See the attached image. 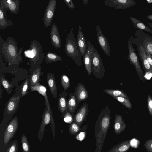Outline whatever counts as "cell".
<instances>
[{"label": "cell", "instance_id": "obj_32", "mask_svg": "<svg viewBox=\"0 0 152 152\" xmlns=\"http://www.w3.org/2000/svg\"><path fill=\"white\" fill-rule=\"evenodd\" d=\"M112 97L120 102L128 109H131L132 104L129 99L121 97L115 96H112Z\"/></svg>", "mask_w": 152, "mask_h": 152}, {"label": "cell", "instance_id": "obj_22", "mask_svg": "<svg viewBox=\"0 0 152 152\" xmlns=\"http://www.w3.org/2000/svg\"><path fill=\"white\" fill-rule=\"evenodd\" d=\"M67 95V93L63 91L60 95L58 100V109L62 114V117L64 116L67 109L66 100Z\"/></svg>", "mask_w": 152, "mask_h": 152}, {"label": "cell", "instance_id": "obj_41", "mask_svg": "<svg viewBox=\"0 0 152 152\" xmlns=\"http://www.w3.org/2000/svg\"><path fill=\"white\" fill-rule=\"evenodd\" d=\"M147 102L148 110L150 115L152 116V96L148 95Z\"/></svg>", "mask_w": 152, "mask_h": 152}, {"label": "cell", "instance_id": "obj_34", "mask_svg": "<svg viewBox=\"0 0 152 152\" xmlns=\"http://www.w3.org/2000/svg\"><path fill=\"white\" fill-rule=\"evenodd\" d=\"M61 82L64 91L65 92L70 85V80L68 77L65 74H63L61 76Z\"/></svg>", "mask_w": 152, "mask_h": 152}, {"label": "cell", "instance_id": "obj_11", "mask_svg": "<svg viewBox=\"0 0 152 152\" xmlns=\"http://www.w3.org/2000/svg\"><path fill=\"white\" fill-rule=\"evenodd\" d=\"M18 119L15 116L11 120L5 130L4 135V144L6 145L14 136L18 128Z\"/></svg>", "mask_w": 152, "mask_h": 152}, {"label": "cell", "instance_id": "obj_15", "mask_svg": "<svg viewBox=\"0 0 152 152\" xmlns=\"http://www.w3.org/2000/svg\"><path fill=\"white\" fill-rule=\"evenodd\" d=\"M88 112V105L84 103L77 110L74 115V122L76 123L80 128L81 125L87 116Z\"/></svg>", "mask_w": 152, "mask_h": 152}, {"label": "cell", "instance_id": "obj_30", "mask_svg": "<svg viewBox=\"0 0 152 152\" xmlns=\"http://www.w3.org/2000/svg\"><path fill=\"white\" fill-rule=\"evenodd\" d=\"M103 91L112 96L121 97L129 99L128 96L122 90L105 89Z\"/></svg>", "mask_w": 152, "mask_h": 152}, {"label": "cell", "instance_id": "obj_19", "mask_svg": "<svg viewBox=\"0 0 152 152\" xmlns=\"http://www.w3.org/2000/svg\"><path fill=\"white\" fill-rule=\"evenodd\" d=\"M126 126L121 115L116 114L115 117L114 130L117 135L125 130Z\"/></svg>", "mask_w": 152, "mask_h": 152}, {"label": "cell", "instance_id": "obj_7", "mask_svg": "<svg viewBox=\"0 0 152 152\" xmlns=\"http://www.w3.org/2000/svg\"><path fill=\"white\" fill-rule=\"evenodd\" d=\"M130 38L132 43L137 45L138 54L145 73L152 74V67L147 61L145 49L139 43L136 38L133 37L131 36Z\"/></svg>", "mask_w": 152, "mask_h": 152}, {"label": "cell", "instance_id": "obj_44", "mask_svg": "<svg viewBox=\"0 0 152 152\" xmlns=\"http://www.w3.org/2000/svg\"><path fill=\"white\" fill-rule=\"evenodd\" d=\"M146 18L149 20H152V14H150L147 16Z\"/></svg>", "mask_w": 152, "mask_h": 152}, {"label": "cell", "instance_id": "obj_9", "mask_svg": "<svg viewBox=\"0 0 152 152\" xmlns=\"http://www.w3.org/2000/svg\"><path fill=\"white\" fill-rule=\"evenodd\" d=\"M104 2L106 6L116 10L129 8L137 4L135 0H106Z\"/></svg>", "mask_w": 152, "mask_h": 152}, {"label": "cell", "instance_id": "obj_26", "mask_svg": "<svg viewBox=\"0 0 152 152\" xmlns=\"http://www.w3.org/2000/svg\"><path fill=\"white\" fill-rule=\"evenodd\" d=\"M41 72V67L38 65L37 68L35 69L31 76L30 83L31 87L35 86L38 83L40 77Z\"/></svg>", "mask_w": 152, "mask_h": 152}, {"label": "cell", "instance_id": "obj_35", "mask_svg": "<svg viewBox=\"0 0 152 152\" xmlns=\"http://www.w3.org/2000/svg\"><path fill=\"white\" fill-rule=\"evenodd\" d=\"M81 129L76 123L73 122L69 125V132L71 135H74L76 134Z\"/></svg>", "mask_w": 152, "mask_h": 152}, {"label": "cell", "instance_id": "obj_38", "mask_svg": "<svg viewBox=\"0 0 152 152\" xmlns=\"http://www.w3.org/2000/svg\"><path fill=\"white\" fill-rule=\"evenodd\" d=\"M64 121L66 123H72L74 121V118L72 115L69 112L66 110L63 118Z\"/></svg>", "mask_w": 152, "mask_h": 152}, {"label": "cell", "instance_id": "obj_2", "mask_svg": "<svg viewBox=\"0 0 152 152\" xmlns=\"http://www.w3.org/2000/svg\"><path fill=\"white\" fill-rule=\"evenodd\" d=\"M0 54L9 65L17 66L23 62L21 53L24 48L21 47L18 50V44L14 38L9 36L4 41L0 35Z\"/></svg>", "mask_w": 152, "mask_h": 152}, {"label": "cell", "instance_id": "obj_29", "mask_svg": "<svg viewBox=\"0 0 152 152\" xmlns=\"http://www.w3.org/2000/svg\"><path fill=\"white\" fill-rule=\"evenodd\" d=\"M84 66L88 75H90L91 73V62L90 51L88 49L83 57Z\"/></svg>", "mask_w": 152, "mask_h": 152}, {"label": "cell", "instance_id": "obj_21", "mask_svg": "<svg viewBox=\"0 0 152 152\" xmlns=\"http://www.w3.org/2000/svg\"><path fill=\"white\" fill-rule=\"evenodd\" d=\"M130 140H127L121 142L113 146L108 152H126L130 147Z\"/></svg>", "mask_w": 152, "mask_h": 152}, {"label": "cell", "instance_id": "obj_27", "mask_svg": "<svg viewBox=\"0 0 152 152\" xmlns=\"http://www.w3.org/2000/svg\"><path fill=\"white\" fill-rule=\"evenodd\" d=\"M4 11L0 6V29H4L13 25L12 21L6 19L4 15Z\"/></svg>", "mask_w": 152, "mask_h": 152}, {"label": "cell", "instance_id": "obj_37", "mask_svg": "<svg viewBox=\"0 0 152 152\" xmlns=\"http://www.w3.org/2000/svg\"><path fill=\"white\" fill-rule=\"evenodd\" d=\"M18 149V142L16 140H15L13 141L6 152H17Z\"/></svg>", "mask_w": 152, "mask_h": 152}, {"label": "cell", "instance_id": "obj_31", "mask_svg": "<svg viewBox=\"0 0 152 152\" xmlns=\"http://www.w3.org/2000/svg\"><path fill=\"white\" fill-rule=\"evenodd\" d=\"M37 91L39 94L43 96L45 99H48L46 94L47 89L45 87L38 83L34 86L31 87V91Z\"/></svg>", "mask_w": 152, "mask_h": 152}, {"label": "cell", "instance_id": "obj_17", "mask_svg": "<svg viewBox=\"0 0 152 152\" xmlns=\"http://www.w3.org/2000/svg\"><path fill=\"white\" fill-rule=\"evenodd\" d=\"M77 104L86 100L88 96V92L84 85L80 83L75 88L74 93Z\"/></svg>", "mask_w": 152, "mask_h": 152}, {"label": "cell", "instance_id": "obj_8", "mask_svg": "<svg viewBox=\"0 0 152 152\" xmlns=\"http://www.w3.org/2000/svg\"><path fill=\"white\" fill-rule=\"evenodd\" d=\"M134 34L145 52L152 55V37L141 30H136Z\"/></svg>", "mask_w": 152, "mask_h": 152}, {"label": "cell", "instance_id": "obj_45", "mask_svg": "<svg viewBox=\"0 0 152 152\" xmlns=\"http://www.w3.org/2000/svg\"><path fill=\"white\" fill-rule=\"evenodd\" d=\"M147 24L149 26L150 28H152V22H148L147 23Z\"/></svg>", "mask_w": 152, "mask_h": 152}, {"label": "cell", "instance_id": "obj_10", "mask_svg": "<svg viewBox=\"0 0 152 152\" xmlns=\"http://www.w3.org/2000/svg\"><path fill=\"white\" fill-rule=\"evenodd\" d=\"M56 0H50L46 7L43 18V23L45 28L51 25L57 5Z\"/></svg>", "mask_w": 152, "mask_h": 152}, {"label": "cell", "instance_id": "obj_1", "mask_svg": "<svg viewBox=\"0 0 152 152\" xmlns=\"http://www.w3.org/2000/svg\"><path fill=\"white\" fill-rule=\"evenodd\" d=\"M111 123L109 106L106 105L98 117L95 126L94 134L96 146L95 152H101Z\"/></svg>", "mask_w": 152, "mask_h": 152}, {"label": "cell", "instance_id": "obj_28", "mask_svg": "<svg viewBox=\"0 0 152 152\" xmlns=\"http://www.w3.org/2000/svg\"><path fill=\"white\" fill-rule=\"evenodd\" d=\"M45 63L48 64L58 61H61L62 59L61 57L56 53L49 51L46 54L45 58Z\"/></svg>", "mask_w": 152, "mask_h": 152}, {"label": "cell", "instance_id": "obj_20", "mask_svg": "<svg viewBox=\"0 0 152 152\" xmlns=\"http://www.w3.org/2000/svg\"><path fill=\"white\" fill-rule=\"evenodd\" d=\"M46 79L47 84L51 94L54 98L56 99L58 92L54 74L48 73Z\"/></svg>", "mask_w": 152, "mask_h": 152}, {"label": "cell", "instance_id": "obj_33", "mask_svg": "<svg viewBox=\"0 0 152 152\" xmlns=\"http://www.w3.org/2000/svg\"><path fill=\"white\" fill-rule=\"evenodd\" d=\"M21 141L22 146L23 152H30V147L27 137L24 134H22Z\"/></svg>", "mask_w": 152, "mask_h": 152}, {"label": "cell", "instance_id": "obj_4", "mask_svg": "<svg viewBox=\"0 0 152 152\" xmlns=\"http://www.w3.org/2000/svg\"><path fill=\"white\" fill-rule=\"evenodd\" d=\"M87 47L90 51L91 62V72L96 78L100 79L105 72L101 57L96 50L89 40L87 41Z\"/></svg>", "mask_w": 152, "mask_h": 152}, {"label": "cell", "instance_id": "obj_13", "mask_svg": "<svg viewBox=\"0 0 152 152\" xmlns=\"http://www.w3.org/2000/svg\"><path fill=\"white\" fill-rule=\"evenodd\" d=\"M19 0H0V6L4 11L9 10L11 13L17 15L20 10Z\"/></svg>", "mask_w": 152, "mask_h": 152}, {"label": "cell", "instance_id": "obj_40", "mask_svg": "<svg viewBox=\"0 0 152 152\" xmlns=\"http://www.w3.org/2000/svg\"><path fill=\"white\" fill-rule=\"evenodd\" d=\"M28 84V80L27 78L23 85L21 89V95L22 96H24L27 94Z\"/></svg>", "mask_w": 152, "mask_h": 152}, {"label": "cell", "instance_id": "obj_42", "mask_svg": "<svg viewBox=\"0 0 152 152\" xmlns=\"http://www.w3.org/2000/svg\"><path fill=\"white\" fill-rule=\"evenodd\" d=\"M64 1L69 8L72 9H75V6L72 0H64Z\"/></svg>", "mask_w": 152, "mask_h": 152}, {"label": "cell", "instance_id": "obj_47", "mask_svg": "<svg viewBox=\"0 0 152 152\" xmlns=\"http://www.w3.org/2000/svg\"><path fill=\"white\" fill-rule=\"evenodd\" d=\"M146 1L149 4H150L152 3V0H146Z\"/></svg>", "mask_w": 152, "mask_h": 152}, {"label": "cell", "instance_id": "obj_23", "mask_svg": "<svg viewBox=\"0 0 152 152\" xmlns=\"http://www.w3.org/2000/svg\"><path fill=\"white\" fill-rule=\"evenodd\" d=\"M129 18L135 28L152 34V30L141 20L133 17Z\"/></svg>", "mask_w": 152, "mask_h": 152}, {"label": "cell", "instance_id": "obj_39", "mask_svg": "<svg viewBox=\"0 0 152 152\" xmlns=\"http://www.w3.org/2000/svg\"><path fill=\"white\" fill-rule=\"evenodd\" d=\"M144 146L148 152H152V139L146 140L144 143Z\"/></svg>", "mask_w": 152, "mask_h": 152}, {"label": "cell", "instance_id": "obj_25", "mask_svg": "<svg viewBox=\"0 0 152 152\" xmlns=\"http://www.w3.org/2000/svg\"><path fill=\"white\" fill-rule=\"evenodd\" d=\"M19 96H13L9 99L7 104V110L8 113H12L16 110L19 101Z\"/></svg>", "mask_w": 152, "mask_h": 152}, {"label": "cell", "instance_id": "obj_14", "mask_svg": "<svg viewBox=\"0 0 152 152\" xmlns=\"http://www.w3.org/2000/svg\"><path fill=\"white\" fill-rule=\"evenodd\" d=\"M51 123V116L48 108L45 106L42 115V118L39 131L38 133V138L40 141L43 138L46 126Z\"/></svg>", "mask_w": 152, "mask_h": 152}, {"label": "cell", "instance_id": "obj_24", "mask_svg": "<svg viewBox=\"0 0 152 152\" xmlns=\"http://www.w3.org/2000/svg\"><path fill=\"white\" fill-rule=\"evenodd\" d=\"M67 108L72 115H74L75 112L78 105L76 97L73 94L71 93L67 102Z\"/></svg>", "mask_w": 152, "mask_h": 152}, {"label": "cell", "instance_id": "obj_36", "mask_svg": "<svg viewBox=\"0 0 152 152\" xmlns=\"http://www.w3.org/2000/svg\"><path fill=\"white\" fill-rule=\"evenodd\" d=\"M0 79L2 85L5 90L8 93H10L11 92L12 85L10 84L5 78L2 77H0Z\"/></svg>", "mask_w": 152, "mask_h": 152}, {"label": "cell", "instance_id": "obj_43", "mask_svg": "<svg viewBox=\"0 0 152 152\" xmlns=\"http://www.w3.org/2000/svg\"><path fill=\"white\" fill-rule=\"evenodd\" d=\"M145 53L147 61L149 64L152 67V55H150L148 52H145Z\"/></svg>", "mask_w": 152, "mask_h": 152}, {"label": "cell", "instance_id": "obj_6", "mask_svg": "<svg viewBox=\"0 0 152 152\" xmlns=\"http://www.w3.org/2000/svg\"><path fill=\"white\" fill-rule=\"evenodd\" d=\"M128 55L127 57L130 64H132L134 66L139 78L143 82L146 79L139 61L137 56L134 49L131 38L129 39L128 42Z\"/></svg>", "mask_w": 152, "mask_h": 152}, {"label": "cell", "instance_id": "obj_16", "mask_svg": "<svg viewBox=\"0 0 152 152\" xmlns=\"http://www.w3.org/2000/svg\"><path fill=\"white\" fill-rule=\"evenodd\" d=\"M50 39L53 47L56 49L61 47L60 35L58 28L55 23H53L51 28Z\"/></svg>", "mask_w": 152, "mask_h": 152}, {"label": "cell", "instance_id": "obj_3", "mask_svg": "<svg viewBox=\"0 0 152 152\" xmlns=\"http://www.w3.org/2000/svg\"><path fill=\"white\" fill-rule=\"evenodd\" d=\"M73 31L72 28L67 33L65 46V52L67 56L71 58L78 66L80 67L82 56Z\"/></svg>", "mask_w": 152, "mask_h": 152}, {"label": "cell", "instance_id": "obj_48", "mask_svg": "<svg viewBox=\"0 0 152 152\" xmlns=\"http://www.w3.org/2000/svg\"></svg>", "mask_w": 152, "mask_h": 152}, {"label": "cell", "instance_id": "obj_12", "mask_svg": "<svg viewBox=\"0 0 152 152\" xmlns=\"http://www.w3.org/2000/svg\"><path fill=\"white\" fill-rule=\"evenodd\" d=\"M97 34V39L100 47L106 55H110V47L106 37L103 34L99 25L96 27Z\"/></svg>", "mask_w": 152, "mask_h": 152}, {"label": "cell", "instance_id": "obj_46", "mask_svg": "<svg viewBox=\"0 0 152 152\" xmlns=\"http://www.w3.org/2000/svg\"><path fill=\"white\" fill-rule=\"evenodd\" d=\"M84 4L85 5H86L87 4L88 2V0H82Z\"/></svg>", "mask_w": 152, "mask_h": 152}, {"label": "cell", "instance_id": "obj_18", "mask_svg": "<svg viewBox=\"0 0 152 152\" xmlns=\"http://www.w3.org/2000/svg\"><path fill=\"white\" fill-rule=\"evenodd\" d=\"M81 29L82 27L79 26L77 41L82 56L83 57L87 50V44Z\"/></svg>", "mask_w": 152, "mask_h": 152}, {"label": "cell", "instance_id": "obj_5", "mask_svg": "<svg viewBox=\"0 0 152 152\" xmlns=\"http://www.w3.org/2000/svg\"><path fill=\"white\" fill-rule=\"evenodd\" d=\"M43 48L37 41L33 40L31 41L28 50L31 55L28 56L31 64L40 65L43 62L45 55Z\"/></svg>", "mask_w": 152, "mask_h": 152}]
</instances>
